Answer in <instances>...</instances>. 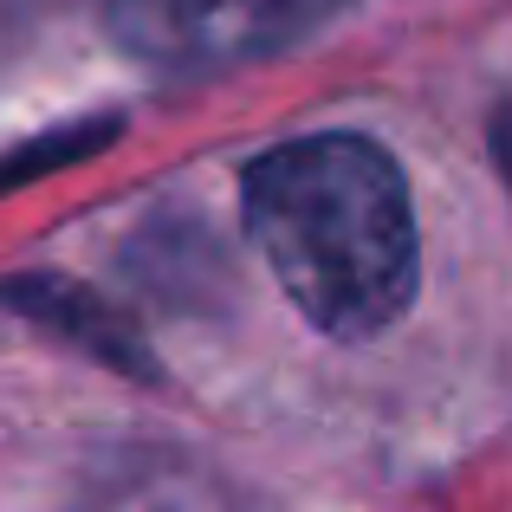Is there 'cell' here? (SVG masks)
I'll return each instance as SVG.
<instances>
[{
	"mask_svg": "<svg viewBox=\"0 0 512 512\" xmlns=\"http://www.w3.org/2000/svg\"><path fill=\"white\" fill-rule=\"evenodd\" d=\"M247 234L292 312L338 344L389 331L422 286V234L396 156L357 130H318L240 175Z\"/></svg>",
	"mask_w": 512,
	"mask_h": 512,
	"instance_id": "1",
	"label": "cell"
},
{
	"mask_svg": "<svg viewBox=\"0 0 512 512\" xmlns=\"http://www.w3.org/2000/svg\"><path fill=\"white\" fill-rule=\"evenodd\" d=\"M344 0H104L111 39L150 72H234L253 59H279Z\"/></svg>",
	"mask_w": 512,
	"mask_h": 512,
	"instance_id": "2",
	"label": "cell"
},
{
	"mask_svg": "<svg viewBox=\"0 0 512 512\" xmlns=\"http://www.w3.org/2000/svg\"><path fill=\"white\" fill-rule=\"evenodd\" d=\"M0 299H13V305H26V312L39 318V325H59V331H72L85 350H98V357H111V363H143V350L124 338L117 325H104V305H91L78 286H65V279H20V286H7Z\"/></svg>",
	"mask_w": 512,
	"mask_h": 512,
	"instance_id": "3",
	"label": "cell"
}]
</instances>
